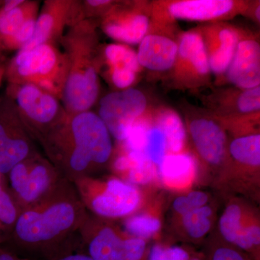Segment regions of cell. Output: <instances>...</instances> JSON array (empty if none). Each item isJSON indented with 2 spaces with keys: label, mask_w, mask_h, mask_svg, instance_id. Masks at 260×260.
I'll list each match as a JSON object with an SVG mask.
<instances>
[{
  "label": "cell",
  "mask_w": 260,
  "mask_h": 260,
  "mask_svg": "<svg viewBox=\"0 0 260 260\" xmlns=\"http://www.w3.org/2000/svg\"><path fill=\"white\" fill-rule=\"evenodd\" d=\"M251 2L239 0H169L149 4V30L169 29L177 20L213 23L245 15Z\"/></svg>",
  "instance_id": "52a82bcc"
},
{
  "label": "cell",
  "mask_w": 260,
  "mask_h": 260,
  "mask_svg": "<svg viewBox=\"0 0 260 260\" xmlns=\"http://www.w3.org/2000/svg\"><path fill=\"white\" fill-rule=\"evenodd\" d=\"M208 202V195L204 191H193L186 196L176 198L173 208L177 213L183 215L191 210L205 206Z\"/></svg>",
  "instance_id": "4dcf8cb0"
},
{
  "label": "cell",
  "mask_w": 260,
  "mask_h": 260,
  "mask_svg": "<svg viewBox=\"0 0 260 260\" xmlns=\"http://www.w3.org/2000/svg\"><path fill=\"white\" fill-rule=\"evenodd\" d=\"M124 232L132 237L145 239L153 237L161 226L160 220L146 213L133 214L123 220Z\"/></svg>",
  "instance_id": "f1b7e54d"
},
{
  "label": "cell",
  "mask_w": 260,
  "mask_h": 260,
  "mask_svg": "<svg viewBox=\"0 0 260 260\" xmlns=\"http://www.w3.org/2000/svg\"><path fill=\"white\" fill-rule=\"evenodd\" d=\"M6 180V177L0 174V181Z\"/></svg>",
  "instance_id": "ab89813d"
},
{
  "label": "cell",
  "mask_w": 260,
  "mask_h": 260,
  "mask_svg": "<svg viewBox=\"0 0 260 260\" xmlns=\"http://www.w3.org/2000/svg\"><path fill=\"white\" fill-rule=\"evenodd\" d=\"M114 2L109 0H88L85 2L87 9H91L95 11H102L104 15L108 10L114 5Z\"/></svg>",
  "instance_id": "836d02e7"
},
{
  "label": "cell",
  "mask_w": 260,
  "mask_h": 260,
  "mask_svg": "<svg viewBox=\"0 0 260 260\" xmlns=\"http://www.w3.org/2000/svg\"><path fill=\"white\" fill-rule=\"evenodd\" d=\"M23 260H44V259H25L23 258ZM49 260H94L93 258L90 257V256L84 254L83 252H75L70 253V254H66V255L61 256L60 257L56 258L54 259Z\"/></svg>",
  "instance_id": "d590c367"
},
{
  "label": "cell",
  "mask_w": 260,
  "mask_h": 260,
  "mask_svg": "<svg viewBox=\"0 0 260 260\" xmlns=\"http://www.w3.org/2000/svg\"><path fill=\"white\" fill-rule=\"evenodd\" d=\"M13 101L0 99V174L6 177L19 162L37 152Z\"/></svg>",
  "instance_id": "7c38bea8"
},
{
  "label": "cell",
  "mask_w": 260,
  "mask_h": 260,
  "mask_svg": "<svg viewBox=\"0 0 260 260\" xmlns=\"http://www.w3.org/2000/svg\"><path fill=\"white\" fill-rule=\"evenodd\" d=\"M213 210L208 205L196 208L181 215L182 225L191 239H200L210 232Z\"/></svg>",
  "instance_id": "83f0119b"
},
{
  "label": "cell",
  "mask_w": 260,
  "mask_h": 260,
  "mask_svg": "<svg viewBox=\"0 0 260 260\" xmlns=\"http://www.w3.org/2000/svg\"><path fill=\"white\" fill-rule=\"evenodd\" d=\"M190 256L184 249L179 247H171L165 249V260H189Z\"/></svg>",
  "instance_id": "d6a6232c"
},
{
  "label": "cell",
  "mask_w": 260,
  "mask_h": 260,
  "mask_svg": "<svg viewBox=\"0 0 260 260\" xmlns=\"http://www.w3.org/2000/svg\"><path fill=\"white\" fill-rule=\"evenodd\" d=\"M8 97L30 137L38 141L67 114L59 99L30 84L10 85Z\"/></svg>",
  "instance_id": "9c48e42d"
},
{
  "label": "cell",
  "mask_w": 260,
  "mask_h": 260,
  "mask_svg": "<svg viewBox=\"0 0 260 260\" xmlns=\"http://www.w3.org/2000/svg\"><path fill=\"white\" fill-rule=\"evenodd\" d=\"M189 260H204L202 259V258L198 257V256H194V257L189 258Z\"/></svg>",
  "instance_id": "f35d334b"
},
{
  "label": "cell",
  "mask_w": 260,
  "mask_h": 260,
  "mask_svg": "<svg viewBox=\"0 0 260 260\" xmlns=\"http://www.w3.org/2000/svg\"><path fill=\"white\" fill-rule=\"evenodd\" d=\"M168 30H149L140 42L137 56L141 68L156 73L172 69L177 56L178 39L171 37Z\"/></svg>",
  "instance_id": "ffe728a7"
},
{
  "label": "cell",
  "mask_w": 260,
  "mask_h": 260,
  "mask_svg": "<svg viewBox=\"0 0 260 260\" xmlns=\"http://www.w3.org/2000/svg\"><path fill=\"white\" fill-rule=\"evenodd\" d=\"M78 252L94 260H146V242L132 237L112 220L89 214L79 233Z\"/></svg>",
  "instance_id": "8992f818"
},
{
  "label": "cell",
  "mask_w": 260,
  "mask_h": 260,
  "mask_svg": "<svg viewBox=\"0 0 260 260\" xmlns=\"http://www.w3.org/2000/svg\"><path fill=\"white\" fill-rule=\"evenodd\" d=\"M104 57L109 67V71L129 70L138 74L141 70L136 51L126 44L107 45L104 49Z\"/></svg>",
  "instance_id": "4316f807"
},
{
  "label": "cell",
  "mask_w": 260,
  "mask_h": 260,
  "mask_svg": "<svg viewBox=\"0 0 260 260\" xmlns=\"http://www.w3.org/2000/svg\"><path fill=\"white\" fill-rule=\"evenodd\" d=\"M5 72H6V67L0 62V85H1L3 78L5 76Z\"/></svg>",
  "instance_id": "74e56055"
},
{
  "label": "cell",
  "mask_w": 260,
  "mask_h": 260,
  "mask_svg": "<svg viewBox=\"0 0 260 260\" xmlns=\"http://www.w3.org/2000/svg\"><path fill=\"white\" fill-rule=\"evenodd\" d=\"M197 169L196 160L191 154L169 153L158 166V174L164 184L179 189L191 182Z\"/></svg>",
  "instance_id": "603a6c76"
},
{
  "label": "cell",
  "mask_w": 260,
  "mask_h": 260,
  "mask_svg": "<svg viewBox=\"0 0 260 260\" xmlns=\"http://www.w3.org/2000/svg\"><path fill=\"white\" fill-rule=\"evenodd\" d=\"M260 4L259 1L255 3H251L246 11L245 15L250 17L252 20H255L256 23H259L260 22Z\"/></svg>",
  "instance_id": "8d00e7d4"
},
{
  "label": "cell",
  "mask_w": 260,
  "mask_h": 260,
  "mask_svg": "<svg viewBox=\"0 0 260 260\" xmlns=\"http://www.w3.org/2000/svg\"><path fill=\"white\" fill-rule=\"evenodd\" d=\"M68 73V58L55 44H44L18 51L6 67L10 85L30 84L61 99Z\"/></svg>",
  "instance_id": "277c9868"
},
{
  "label": "cell",
  "mask_w": 260,
  "mask_h": 260,
  "mask_svg": "<svg viewBox=\"0 0 260 260\" xmlns=\"http://www.w3.org/2000/svg\"><path fill=\"white\" fill-rule=\"evenodd\" d=\"M224 78L239 89L259 86L260 44L256 35L242 30Z\"/></svg>",
  "instance_id": "d6986e66"
},
{
  "label": "cell",
  "mask_w": 260,
  "mask_h": 260,
  "mask_svg": "<svg viewBox=\"0 0 260 260\" xmlns=\"http://www.w3.org/2000/svg\"><path fill=\"white\" fill-rule=\"evenodd\" d=\"M83 20L76 2L64 0L46 1L38 15L31 39L19 51H28L44 44H55L63 37L65 27Z\"/></svg>",
  "instance_id": "9a60e30c"
},
{
  "label": "cell",
  "mask_w": 260,
  "mask_h": 260,
  "mask_svg": "<svg viewBox=\"0 0 260 260\" xmlns=\"http://www.w3.org/2000/svg\"><path fill=\"white\" fill-rule=\"evenodd\" d=\"M209 112L214 116H235L257 114L260 86L249 89H223L210 95Z\"/></svg>",
  "instance_id": "44dd1931"
},
{
  "label": "cell",
  "mask_w": 260,
  "mask_h": 260,
  "mask_svg": "<svg viewBox=\"0 0 260 260\" xmlns=\"http://www.w3.org/2000/svg\"><path fill=\"white\" fill-rule=\"evenodd\" d=\"M230 156L244 167L259 169L260 165V135L254 133L242 135L231 142L228 147Z\"/></svg>",
  "instance_id": "d4e9b609"
},
{
  "label": "cell",
  "mask_w": 260,
  "mask_h": 260,
  "mask_svg": "<svg viewBox=\"0 0 260 260\" xmlns=\"http://www.w3.org/2000/svg\"><path fill=\"white\" fill-rule=\"evenodd\" d=\"M0 260H23L8 246L0 244Z\"/></svg>",
  "instance_id": "e575fe53"
},
{
  "label": "cell",
  "mask_w": 260,
  "mask_h": 260,
  "mask_svg": "<svg viewBox=\"0 0 260 260\" xmlns=\"http://www.w3.org/2000/svg\"><path fill=\"white\" fill-rule=\"evenodd\" d=\"M169 73L171 84L179 90L194 91L209 85L211 71L198 28L179 34L177 58Z\"/></svg>",
  "instance_id": "30bf717a"
},
{
  "label": "cell",
  "mask_w": 260,
  "mask_h": 260,
  "mask_svg": "<svg viewBox=\"0 0 260 260\" xmlns=\"http://www.w3.org/2000/svg\"><path fill=\"white\" fill-rule=\"evenodd\" d=\"M149 4L143 2L114 4L104 15L102 27L108 37L126 44L143 40L150 28Z\"/></svg>",
  "instance_id": "5bb4252c"
},
{
  "label": "cell",
  "mask_w": 260,
  "mask_h": 260,
  "mask_svg": "<svg viewBox=\"0 0 260 260\" xmlns=\"http://www.w3.org/2000/svg\"><path fill=\"white\" fill-rule=\"evenodd\" d=\"M39 11V2L25 0L12 10L0 8V51H19L25 46L34 34Z\"/></svg>",
  "instance_id": "e0dca14e"
},
{
  "label": "cell",
  "mask_w": 260,
  "mask_h": 260,
  "mask_svg": "<svg viewBox=\"0 0 260 260\" xmlns=\"http://www.w3.org/2000/svg\"><path fill=\"white\" fill-rule=\"evenodd\" d=\"M111 162L116 177L134 186L148 184L158 175V167L141 152L120 150Z\"/></svg>",
  "instance_id": "7402d4cb"
},
{
  "label": "cell",
  "mask_w": 260,
  "mask_h": 260,
  "mask_svg": "<svg viewBox=\"0 0 260 260\" xmlns=\"http://www.w3.org/2000/svg\"><path fill=\"white\" fill-rule=\"evenodd\" d=\"M208 260H251L245 253L227 243L212 246Z\"/></svg>",
  "instance_id": "1f68e13d"
},
{
  "label": "cell",
  "mask_w": 260,
  "mask_h": 260,
  "mask_svg": "<svg viewBox=\"0 0 260 260\" xmlns=\"http://www.w3.org/2000/svg\"><path fill=\"white\" fill-rule=\"evenodd\" d=\"M73 184L85 209L98 218L124 219L135 214L142 204L138 188L116 176L80 178Z\"/></svg>",
  "instance_id": "5b68a950"
},
{
  "label": "cell",
  "mask_w": 260,
  "mask_h": 260,
  "mask_svg": "<svg viewBox=\"0 0 260 260\" xmlns=\"http://www.w3.org/2000/svg\"><path fill=\"white\" fill-rule=\"evenodd\" d=\"M3 2L0 1V7H1L2 4H3Z\"/></svg>",
  "instance_id": "60d3db41"
},
{
  "label": "cell",
  "mask_w": 260,
  "mask_h": 260,
  "mask_svg": "<svg viewBox=\"0 0 260 260\" xmlns=\"http://www.w3.org/2000/svg\"><path fill=\"white\" fill-rule=\"evenodd\" d=\"M61 42L68 61L61 101L68 114L88 112L96 102L99 94L95 27L83 19L70 27Z\"/></svg>",
  "instance_id": "3957f363"
},
{
  "label": "cell",
  "mask_w": 260,
  "mask_h": 260,
  "mask_svg": "<svg viewBox=\"0 0 260 260\" xmlns=\"http://www.w3.org/2000/svg\"><path fill=\"white\" fill-rule=\"evenodd\" d=\"M186 126L200 158L213 168L225 164L229 154L226 133L209 111L188 109Z\"/></svg>",
  "instance_id": "4fadbf2b"
},
{
  "label": "cell",
  "mask_w": 260,
  "mask_h": 260,
  "mask_svg": "<svg viewBox=\"0 0 260 260\" xmlns=\"http://www.w3.org/2000/svg\"><path fill=\"white\" fill-rule=\"evenodd\" d=\"M198 28L204 43L210 71L222 81L234 57L242 29L225 22L206 23Z\"/></svg>",
  "instance_id": "2e32d148"
},
{
  "label": "cell",
  "mask_w": 260,
  "mask_h": 260,
  "mask_svg": "<svg viewBox=\"0 0 260 260\" xmlns=\"http://www.w3.org/2000/svg\"><path fill=\"white\" fill-rule=\"evenodd\" d=\"M20 210L8 188L6 180L0 181V244L9 241Z\"/></svg>",
  "instance_id": "484cf974"
},
{
  "label": "cell",
  "mask_w": 260,
  "mask_h": 260,
  "mask_svg": "<svg viewBox=\"0 0 260 260\" xmlns=\"http://www.w3.org/2000/svg\"><path fill=\"white\" fill-rule=\"evenodd\" d=\"M167 151L165 135L158 126L152 125L147 133L143 153L158 167L167 155Z\"/></svg>",
  "instance_id": "f546056e"
},
{
  "label": "cell",
  "mask_w": 260,
  "mask_h": 260,
  "mask_svg": "<svg viewBox=\"0 0 260 260\" xmlns=\"http://www.w3.org/2000/svg\"><path fill=\"white\" fill-rule=\"evenodd\" d=\"M148 109L145 94L138 89L112 92L99 103V114L111 136L119 143L124 141L130 128Z\"/></svg>",
  "instance_id": "8fae6325"
},
{
  "label": "cell",
  "mask_w": 260,
  "mask_h": 260,
  "mask_svg": "<svg viewBox=\"0 0 260 260\" xmlns=\"http://www.w3.org/2000/svg\"><path fill=\"white\" fill-rule=\"evenodd\" d=\"M88 215L73 183L65 179L47 198L20 212L4 245L25 259H54L75 252Z\"/></svg>",
  "instance_id": "6da1fadb"
},
{
  "label": "cell",
  "mask_w": 260,
  "mask_h": 260,
  "mask_svg": "<svg viewBox=\"0 0 260 260\" xmlns=\"http://www.w3.org/2000/svg\"><path fill=\"white\" fill-rule=\"evenodd\" d=\"M6 177L20 212L47 198L65 179L52 162L37 151L15 166Z\"/></svg>",
  "instance_id": "ba28073f"
},
{
  "label": "cell",
  "mask_w": 260,
  "mask_h": 260,
  "mask_svg": "<svg viewBox=\"0 0 260 260\" xmlns=\"http://www.w3.org/2000/svg\"><path fill=\"white\" fill-rule=\"evenodd\" d=\"M153 120L165 135L168 151L181 153L185 145L186 131L180 115L171 108L162 107L154 112Z\"/></svg>",
  "instance_id": "cb8c5ba5"
},
{
  "label": "cell",
  "mask_w": 260,
  "mask_h": 260,
  "mask_svg": "<svg viewBox=\"0 0 260 260\" xmlns=\"http://www.w3.org/2000/svg\"><path fill=\"white\" fill-rule=\"evenodd\" d=\"M245 215L240 205H228L219 220V229L227 244L245 253L251 260H259V225L246 220Z\"/></svg>",
  "instance_id": "ac0fdd59"
},
{
  "label": "cell",
  "mask_w": 260,
  "mask_h": 260,
  "mask_svg": "<svg viewBox=\"0 0 260 260\" xmlns=\"http://www.w3.org/2000/svg\"><path fill=\"white\" fill-rule=\"evenodd\" d=\"M47 158L70 182L95 177L112 161V136L98 114L67 113L39 140Z\"/></svg>",
  "instance_id": "7a4b0ae2"
}]
</instances>
